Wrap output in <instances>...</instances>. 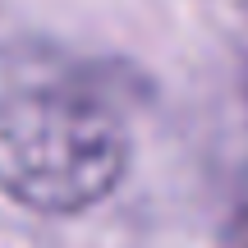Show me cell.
Instances as JSON below:
<instances>
[{"instance_id":"obj_2","label":"cell","mask_w":248,"mask_h":248,"mask_svg":"<svg viewBox=\"0 0 248 248\" xmlns=\"http://www.w3.org/2000/svg\"><path fill=\"white\" fill-rule=\"evenodd\" d=\"M234 239H239V248H248V193L239 202V230H234Z\"/></svg>"},{"instance_id":"obj_1","label":"cell","mask_w":248,"mask_h":248,"mask_svg":"<svg viewBox=\"0 0 248 248\" xmlns=\"http://www.w3.org/2000/svg\"><path fill=\"white\" fill-rule=\"evenodd\" d=\"M129 170V133L101 97L23 88L0 97V193L69 216L101 202Z\"/></svg>"}]
</instances>
